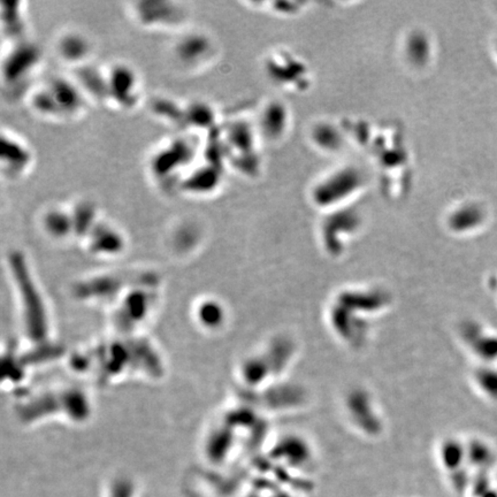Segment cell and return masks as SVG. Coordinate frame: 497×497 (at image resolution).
Instances as JSON below:
<instances>
[{
    "label": "cell",
    "mask_w": 497,
    "mask_h": 497,
    "mask_svg": "<svg viewBox=\"0 0 497 497\" xmlns=\"http://www.w3.org/2000/svg\"><path fill=\"white\" fill-rule=\"evenodd\" d=\"M26 98L30 111L37 118L52 122L82 119L91 103L74 77L60 75L37 82Z\"/></svg>",
    "instance_id": "6da1fadb"
},
{
    "label": "cell",
    "mask_w": 497,
    "mask_h": 497,
    "mask_svg": "<svg viewBox=\"0 0 497 497\" xmlns=\"http://www.w3.org/2000/svg\"><path fill=\"white\" fill-rule=\"evenodd\" d=\"M128 12L139 28L150 32H183L190 18L186 3L170 0L134 1L128 4Z\"/></svg>",
    "instance_id": "7a4b0ae2"
},
{
    "label": "cell",
    "mask_w": 497,
    "mask_h": 497,
    "mask_svg": "<svg viewBox=\"0 0 497 497\" xmlns=\"http://www.w3.org/2000/svg\"><path fill=\"white\" fill-rule=\"evenodd\" d=\"M106 106L130 112L144 100L141 74L132 64L116 61L104 67Z\"/></svg>",
    "instance_id": "3957f363"
},
{
    "label": "cell",
    "mask_w": 497,
    "mask_h": 497,
    "mask_svg": "<svg viewBox=\"0 0 497 497\" xmlns=\"http://www.w3.org/2000/svg\"><path fill=\"white\" fill-rule=\"evenodd\" d=\"M197 154L198 149L196 148V141L193 139V136L174 137V139L165 142L151 154L149 161L151 177L154 180H164L167 177V180L175 183L177 181L175 174H177L180 184L183 177L196 163Z\"/></svg>",
    "instance_id": "277c9868"
},
{
    "label": "cell",
    "mask_w": 497,
    "mask_h": 497,
    "mask_svg": "<svg viewBox=\"0 0 497 497\" xmlns=\"http://www.w3.org/2000/svg\"><path fill=\"white\" fill-rule=\"evenodd\" d=\"M180 36L170 48V58L174 66L183 73H198L211 67L215 53L212 36L202 30L179 32Z\"/></svg>",
    "instance_id": "5b68a950"
},
{
    "label": "cell",
    "mask_w": 497,
    "mask_h": 497,
    "mask_svg": "<svg viewBox=\"0 0 497 497\" xmlns=\"http://www.w3.org/2000/svg\"><path fill=\"white\" fill-rule=\"evenodd\" d=\"M41 59L39 48L28 39L8 43L7 53H3L4 86L8 90L26 89L28 95V83H32V77L39 73Z\"/></svg>",
    "instance_id": "8992f818"
},
{
    "label": "cell",
    "mask_w": 497,
    "mask_h": 497,
    "mask_svg": "<svg viewBox=\"0 0 497 497\" xmlns=\"http://www.w3.org/2000/svg\"><path fill=\"white\" fill-rule=\"evenodd\" d=\"M34 163L35 156L29 143L11 129H1L0 170L4 179L21 180L30 173Z\"/></svg>",
    "instance_id": "52a82bcc"
},
{
    "label": "cell",
    "mask_w": 497,
    "mask_h": 497,
    "mask_svg": "<svg viewBox=\"0 0 497 497\" xmlns=\"http://www.w3.org/2000/svg\"><path fill=\"white\" fill-rule=\"evenodd\" d=\"M53 48L59 60L73 71L90 64L95 50L93 39L75 28L62 30L55 39Z\"/></svg>",
    "instance_id": "ba28073f"
},
{
    "label": "cell",
    "mask_w": 497,
    "mask_h": 497,
    "mask_svg": "<svg viewBox=\"0 0 497 497\" xmlns=\"http://www.w3.org/2000/svg\"><path fill=\"white\" fill-rule=\"evenodd\" d=\"M25 3L21 1H1V26L4 39L8 43L27 39V19Z\"/></svg>",
    "instance_id": "9c48e42d"
},
{
    "label": "cell",
    "mask_w": 497,
    "mask_h": 497,
    "mask_svg": "<svg viewBox=\"0 0 497 497\" xmlns=\"http://www.w3.org/2000/svg\"><path fill=\"white\" fill-rule=\"evenodd\" d=\"M41 225L44 231L53 236H66L75 231L71 205L60 203L46 206L41 215Z\"/></svg>",
    "instance_id": "30bf717a"
}]
</instances>
